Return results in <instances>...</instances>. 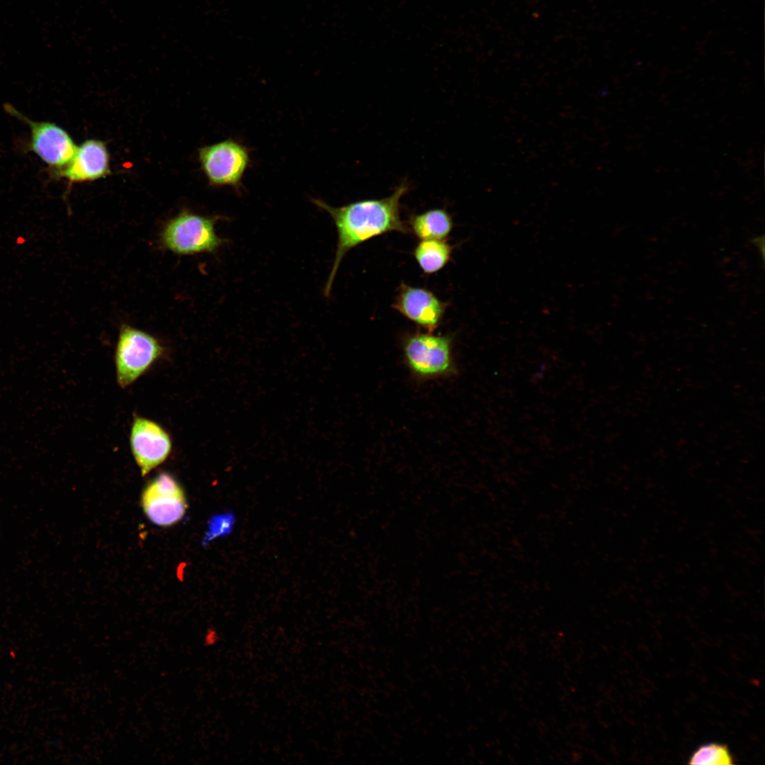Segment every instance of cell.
<instances>
[{"label": "cell", "instance_id": "9c48e42d", "mask_svg": "<svg viewBox=\"0 0 765 765\" xmlns=\"http://www.w3.org/2000/svg\"><path fill=\"white\" fill-rule=\"evenodd\" d=\"M392 307L419 327L433 332L441 324L448 302L426 288L402 283Z\"/></svg>", "mask_w": 765, "mask_h": 765}, {"label": "cell", "instance_id": "5b68a950", "mask_svg": "<svg viewBox=\"0 0 765 765\" xmlns=\"http://www.w3.org/2000/svg\"><path fill=\"white\" fill-rule=\"evenodd\" d=\"M198 157L210 186L231 187L237 191L240 190L251 161L246 146L229 138L200 148Z\"/></svg>", "mask_w": 765, "mask_h": 765}, {"label": "cell", "instance_id": "4fadbf2b", "mask_svg": "<svg viewBox=\"0 0 765 765\" xmlns=\"http://www.w3.org/2000/svg\"><path fill=\"white\" fill-rule=\"evenodd\" d=\"M689 764L731 765L735 764L727 745L717 742L698 747L688 759Z\"/></svg>", "mask_w": 765, "mask_h": 765}, {"label": "cell", "instance_id": "3957f363", "mask_svg": "<svg viewBox=\"0 0 765 765\" xmlns=\"http://www.w3.org/2000/svg\"><path fill=\"white\" fill-rule=\"evenodd\" d=\"M219 218L182 210L162 227L160 244L164 249L180 256L215 253L226 242L215 230Z\"/></svg>", "mask_w": 765, "mask_h": 765}, {"label": "cell", "instance_id": "8fae6325", "mask_svg": "<svg viewBox=\"0 0 765 765\" xmlns=\"http://www.w3.org/2000/svg\"><path fill=\"white\" fill-rule=\"evenodd\" d=\"M409 226V231L421 240L445 239L450 234L453 223L445 209L434 208L412 215Z\"/></svg>", "mask_w": 765, "mask_h": 765}, {"label": "cell", "instance_id": "8992f818", "mask_svg": "<svg viewBox=\"0 0 765 765\" xmlns=\"http://www.w3.org/2000/svg\"><path fill=\"white\" fill-rule=\"evenodd\" d=\"M5 109L29 126V149L55 171L63 169L70 162L77 146L63 128L51 122L33 121L8 104H6Z\"/></svg>", "mask_w": 765, "mask_h": 765}, {"label": "cell", "instance_id": "5bb4252c", "mask_svg": "<svg viewBox=\"0 0 765 765\" xmlns=\"http://www.w3.org/2000/svg\"><path fill=\"white\" fill-rule=\"evenodd\" d=\"M235 522L236 517L232 512L213 515L209 519L208 530L203 538L202 544L207 545L215 539L229 535L233 531Z\"/></svg>", "mask_w": 765, "mask_h": 765}, {"label": "cell", "instance_id": "7a4b0ae2", "mask_svg": "<svg viewBox=\"0 0 765 765\" xmlns=\"http://www.w3.org/2000/svg\"><path fill=\"white\" fill-rule=\"evenodd\" d=\"M453 342L450 334L421 331L406 334L402 344L403 358L413 378L426 381L455 374Z\"/></svg>", "mask_w": 765, "mask_h": 765}, {"label": "cell", "instance_id": "9a60e30c", "mask_svg": "<svg viewBox=\"0 0 765 765\" xmlns=\"http://www.w3.org/2000/svg\"><path fill=\"white\" fill-rule=\"evenodd\" d=\"M753 244H754V245L756 246H757V248L761 250V254L764 256V236L754 238L753 239Z\"/></svg>", "mask_w": 765, "mask_h": 765}, {"label": "cell", "instance_id": "ba28073f", "mask_svg": "<svg viewBox=\"0 0 765 765\" xmlns=\"http://www.w3.org/2000/svg\"><path fill=\"white\" fill-rule=\"evenodd\" d=\"M172 446L171 436L162 425L142 416H134L130 428V446L142 476L169 458Z\"/></svg>", "mask_w": 765, "mask_h": 765}, {"label": "cell", "instance_id": "52a82bcc", "mask_svg": "<svg viewBox=\"0 0 765 765\" xmlns=\"http://www.w3.org/2000/svg\"><path fill=\"white\" fill-rule=\"evenodd\" d=\"M142 506L147 518L159 526H169L184 516L187 502L183 488L169 473L161 472L143 489Z\"/></svg>", "mask_w": 765, "mask_h": 765}, {"label": "cell", "instance_id": "7c38bea8", "mask_svg": "<svg viewBox=\"0 0 765 765\" xmlns=\"http://www.w3.org/2000/svg\"><path fill=\"white\" fill-rule=\"evenodd\" d=\"M453 246L445 239L421 240L414 250V259L426 274L443 268L451 259Z\"/></svg>", "mask_w": 765, "mask_h": 765}, {"label": "cell", "instance_id": "277c9868", "mask_svg": "<svg viewBox=\"0 0 765 765\" xmlns=\"http://www.w3.org/2000/svg\"><path fill=\"white\" fill-rule=\"evenodd\" d=\"M164 348L154 336L128 324L119 330L115 351L118 385L126 388L144 375L164 354Z\"/></svg>", "mask_w": 765, "mask_h": 765}, {"label": "cell", "instance_id": "30bf717a", "mask_svg": "<svg viewBox=\"0 0 765 765\" xmlns=\"http://www.w3.org/2000/svg\"><path fill=\"white\" fill-rule=\"evenodd\" d=\"M110 174L109 154L105 144L88 140L77 147L70 162L55 175L69 182L94 181Z\"/></svg>", "mask_w": 765, "mask_h": 765}, {"label": "cell", "instance_id": "6da1fadb", "mask_svg": "<svg viewBox=\"0 0 765 765\" xmlns=\"http://www.w3.org/2000/svg\"><path fill=\"white\" fill-rule=\"evenodd\" d=\"M409 189L408 181H404L387 197L361 200L341 207L312 199L314 205L331 216L338 234L335 257L324 290L325 296H329L342 259L351 249L386 233L410 232L400 217V200Z\"/></svg>", "mask_w": 765, "mask_h": 765}]
</instances>
